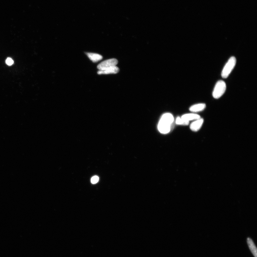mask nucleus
Here are the masks:
<instances>
[{
    "mask_svg": "<svg viewBox=\"0 0 257 257\" xmlns=\"http://www.w3.org/2000/svg\"><path fill=\"white\" fill-rule=\"evenodd\" d=\"M176 123L177 124L183 125H185L184 121L181 118L178 117L176 119Z\"/></svg>",
    "mask_w": 257,
    "mask_h": 257,
    "instance_id": "11",
    "label": "nucleus"
},
{
    "mask_svg": "<svg viewBox=\"0 0 257 257\" xmlns=\"http://www.w3.org/2000/svg\"><path fill=\"white\" fill-rule=\"evenodd\" d=\"M99 178L97 176H95L91 178V182L93 184H96L98 182Z\"/></svg>",
    "mask_w": 257,
    "mask_h": 257,
    "instance_id": "12",
    "label": "nucleus"
},
{
    "mask_svg": "<svg viewBox=\"0 0 257 257\" xmlns=\"http://www.w3.org/2000/svg\"><path fill=\"white\" fill-rule=\"evenodd\" d=\"M236 62V59L234 56L231 57L225 64L221 72V75L223 78H227L228 77L235 67Z\"/></svg>",
    "mask_w": 257,
    "mask_h": 257,
    "instance_id": "3",
    "label": "nucleus"
},
{
    "mask_svg": "<svg viewBox=\"0 0 257 257\" xmlns=\"http://www.w3.org/2000/svg\"><path fill=\"white\" fill-rule=\"evenodd\" d=\"M247 242L249 249L255 257H257V250L255 244L253 240L250 238H247Z\"/></svg>",
    "mask_w": 257,
    "mask_h": 257,
    "instance_id": "10",
    "label": "nucleus"
},
{
    "mask_svg": "<svg viewBox=\"0 0 257 257\" xmlns=\"http://www.w3.org/2000/svg\"><path fill=\"white\" fill-rule=\"evenodd\" d=\"M6 63L8 65L11 66L13 64L14 61L12 59L8 58L6 59Z\"/></svg>",
    "mask_w": 257,
    "mask_h": 257,
    "instance_id": "13",
    "label": "nucleus"
},
{
    "mask_svg": "<svg viewBox=\"0 0 257 257\" xmlns=\"http://www.w3.org/2000/svg\"><path fill=\"white\" fill-rule=\"evenodd\" d=\"M227 86L223 80H219L216 83L213 92V96L216 99L220 98L225 92Z\"/></svg>",
    "mask_w": 257,
    "mask_h": 257,
    "instance_id": "2",
    "label": "nucleus"
},
{
    "mask_svg": "<svg viewBox=\"0 0 257 257\" xmlns=\"http://www.w3.org/2000/svg\"><path fill=\"white\" fill-rule=\"evenodd\" d=\"M174 120L173 116L170 113L164 114L159 121L158 128L161 133L163 134H167L170 132V125Z\"/></svg>",
    "mask_w": 257,
    "mask_h": 257,
    "instance_id": "1",
    "label": "nucleus"
},
{
    "mask_svg": "<svg viewBox=\"0 0 257 257\" xmlns=\"http://www.w3.org/2000/svg\"><path fill=\"white\" fill-rule=\"evenodd\" d=\"M118 63L117 59L112 58L102 61L97 66L99 70H103L113 66H116Z\"/></svg>",
    "mask_w": 257,
    "mask_h": 257,
    "instance_id": "4",
    "label": "nucleus"
},
{
    "mask_svg": "<svg viewBox=\"0 0 257 257\" xmlns=\"http://www.w3.org/2000/svg\"><path fill=\"white\" fill-rule=\"evenodd\" d=\"M206 105L204 103H199L194 104L189 108V110L192 112H198L204 110Z\"/></svg>",
    "mask_w": 257,
    "mask_h": 257,
    "instance_id": "8",
    "label": "nucleus"
},
{
    "mask_svg": "<svg viewBox=\"0 0 257 257\" xmlns=\"http://www.w3.org/2000/svg\"><path fill=\"white\" fill-rule=\"evenodd\" d=\"M90 60L93 63H97L103 59V57L101 55L92 53H86Z\"/></svg>",
    "mask_w": 257,
    "mask_h": 257,
    "instance_id": "9",
    "label": "nucleus"
},
{
    "mask_svg": "<svg viewBox=\"0 0 257 257\" xmlns=\"http://www.w3.org/2000/svg\"><path fill=\"white\" fill-rule=\"evenodd\" d=\"M201 118V116L198 114L194 113L185 114L181 117L183 120L184 121L185 125H188L190 121L196 120Z\"/></svg>",
    "mask_w": 257,
    "mask_h": 257,
    "instance_id": "5",
    "label": "nucleus"
},
{
    "mask_svg": "<svg viewBox=\"0 0 257 257\" xmlns=\"http://www.w3.org/2000/svg\"><path fill=\"white\" fill-rule=\"evenodd\" d=\"M204 120L203 118H200L195 120L190 125V128L192 131L197 132L201 129L203 125Z\"/></svg>",
    "mask_w": 257,
    "mask_h": 257,
    "instance_id": "6",
    "label": "nucleus"
},
{
    "mask_svg": "<svg viewBox=\"0 0 257 257\" xmlns=\"http://www.w3.org/2000/svg\"><path fill=\"white\" fill-rule=\"evenodd\" d=\"M119 71V69L118 66H115L103 70H99L97 74L99 75L115 74L118 73Z\"/></svg>",
    "mask_w": 257,
    "mask_h": 257,
    "instance_id": "7",
    "label": "nucleus"
}]
</instances>
